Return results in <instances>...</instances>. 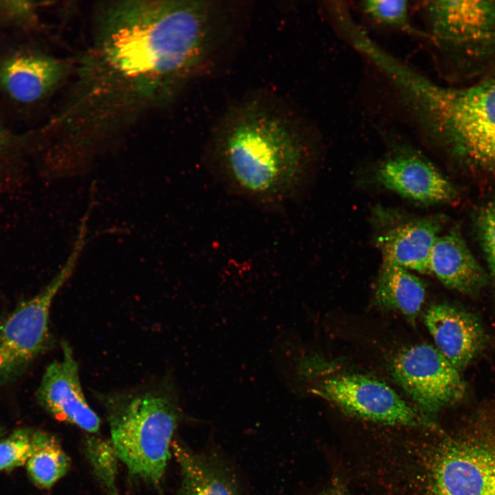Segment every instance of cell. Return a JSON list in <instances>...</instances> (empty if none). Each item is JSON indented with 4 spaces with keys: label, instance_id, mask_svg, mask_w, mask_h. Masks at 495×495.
Here are the masks:
<instances>
[{
    "label": "cell",
    "instance_id": "obj_1",
    "mask_svg": "<svg viewBox=\"0 0 495 495\" xmlns=\"http://www.w3.org/2000/svg\"><path fill=\"white\" fill-rule=\"evenodd\" d=\"M217 9L205 1L99 3L66 98L38 129L46 146L61 156L88 155L170 104L214 49Z\"/></svg>",
    "mask_w": 495,
    "mask_h": 495
},
{
    "label": "cell",
    "instance_id": "obj_2",
    "mask_svg": "<svg viewBox=\"0 0 495 495\" xmlns=\"http://www.w3.org/2000/svg\"><path fill=\"white\" fill-rule=\"evenodd\" d=\"M209 148L210 168L221 183L267 207L285 205L296 197L309 154L296 120L258 100L229 110Z\"/></svg>",
    "mask_w": 495,
    "mask_h": 495
},
{
    "label": "cell",
    "instance_id": "obj_3",
    "mask_svg": "<svg viewBox=\"0 0 495 495\" xmlns=\"http://www.w3.org/2000/svg\"><path fill=\"white\" fill-rule=\"evenodd\" d=\"M376 66L423 133L495 170V79L465 88L444 87L389 53Z\"/></svg>",
    "mask_w": 495,
    "mask_h": 495
},
{
    "label": "cell",
    "instance_id": "obj_4",
    "mask_svg": "<svg viewBox=\"0 0 495 495\" xmlns=\"http://www.w3.org/2000/svg\"><path fill=\"white\" fill-rule=\"evenodd\" d=\"M171 382L104 398L111 441L133 478L160 485L171 456L173 436L181 417Z\"/></svg>",
    "mask_w": 495,
    "mask_h": 495
},
{
    "label": "cell",
    "instance_id": "obj_5",
    "mask_svg": "<svg viewBox=\"0 0 495 495\" xmlns=\"http://www.w3.org/2000/svg\"><path fill=\"white\" fill-rule=\"evenodd\" d=\"M429 478V495H495V424L476 422L441 443Z\"/></svg>",
    "mask_w": 495,
    "mask_h": 495
},
{
    "label": "cell",
    "instance_id": "obj_6",
    "mask_svg": "<svg viewBox=\"0 0 495 495\" xmlns=\"http://www.w3.org/2000/svg\"><path fill=\"white\" fill-rule=\"evenodd\" d=\"M62 274L36 296L20 302L0 324V386L21 377L53 344L50 307Z\"/></svg>",
    "mask_w": 495,
    "mask_h": 495
},
{
    "label": "cell",
    "instance_id": "obj_7",
    "mask_svg": "<svg viewBox=\"0 0 495 495\" xmlns=\"http://www.w3.org/2000/svg\"><path fill=\"white\" fill-rule=\"evenodd\" d=\"M69 71L67 60L28 42L5 47L0 50V98L28 113L55 91Z\"/></svg>",
    "mask_w": 495,
    "mask_h": 495
},
{
    "label": "cell",
    "instance_id": "obj_8",
    "mask_svg": "<svg viewBox=\"0 0 495 495\" xmlns=\"http://www.w3.org/2000/svg\"><path fill=\"white\" fill-rule=\"evenodd\" d=\"M392 371L405 392L428 412L456 403L467 390L459 371L429 344L403 349L393 360Z\"/></svg>",
    "mask_w": 495,
    "mask_h": 495
},
{
    "label": "cell",
    "instance_id": "obj_9",
    "mask_svg": "<svg viewBox=\"0 0 495 495\" xmlns=\"http://www.w3.org/2000/svg\"><path fill=\"white\" fill-rule=\"evenodd\" d=\"M312 391L362 419L390 425L426 424L393 388L370 377L352 374L332 377Z\"/></svg>",
    "mask_w": 495,
    "mask_h": 495
},
{
    "label": "cell",
    "instance_id": "obj_10",
    "mask_svg": "<svg viewBox=\"0 0 495 495\" xmlns=\"http://www.w3.org/2000/svg\"><path fill=\"white\" fill-rule=\"evenodd\" d=\"M62 359L46 367L36 390L37 401L54 418L96 434L100 419L85 399L78 363L65 341L62 342Z\"/></svg>",
    "mask_w": 495,
    "mask_h": 495
},
{
    "label": "cell",
    "instance_id": "obj_11",
    "mask_svg": "<svg viewBox=\"0 0 495 495\" xmlns=\"http://www.w3.org/2000/svg\"><path fill=\"white\" fill-rule=\"evenodd\" d=\"M377 181L404 197L424 204L450 202L456 197L450 182L421 154L397 151L377 167Z\"/></svg>",
    "mask_w": 495,
    "mask_h": 495
},
{
    "label": "cell",
    "instance_id": "obj_12",
    "mask_svg": "<svg viewBox=\"0 0 495 495\" xmlns=\"http://www.w3.org/2000/svg\"><path fill=\"white\" fill-rule=\"evenodd\" d=\"M422 10L430 36L452 45L475 44L495 34V2L429 1Z\"/></svg>",
    "mask_w": 495,
    "mask_h": 495
},
{
    "label": "cell",
    "instance_id": "obj_13",
    "mask_svg": "<svg viewBox=\"0 0 495 495\" xmlns=\"http://www.w3.org/2000/svg\"><path fill=\"white\" fill-rule=\"evenodd\" d=\"M438 351L458 371L465 368L483 350L486 335L472 313L448 304L431 306L424 317Z\"/></svg>",
    "mask_w": 495,
    "mask_h": 495
},
{
    "label": "cell",
    "instance_id": "obj_14",
    "mask_svg": "<svg viewBox=\"0 0 495 495\" xmlns=\"http://www.w3.org/2000/svg\"><path fill=\"white\" fill-rule=\"evenodd\" d=\"M441 229V221L434 217L412 219L389 229L377 240L384 261L410 271L431 274V252Z\"/></svg>",
    "mask_w": 495,
    "mask_h": 495
},
{
    "label": "cell",
    "instance_id": "obj_15",
    "mask_svg": "<svg viewBox=\"0 0 495 495\" xmlns=\"http://www.w3.org/2000/svg\"><path fill=\"white\" fill-rule=\"evenodd\" d=\"M430 268L446 287L468 295L478 294L487 283L485 272L456 228L438 237Z\"/></svg>",
    "mask_w": 495,
    "mask_h": 495
},
{
    "label": "cell",
    "instance_id": "obj_16",
    "mask_svg": "<svg viewBox=\"0 0 495 495\" xmlns=\"http://www.w3.org/2000/svg\"><path fill=\"white\" fill-rule=\"evenodd\" d=\"M171 452L181 473L178 495H239L234 479L219 463L175 440Z\"/></svg>",
    "mask_w": 495,
    "mask_h": 495
},
{
    "label": "cell",
    "instance_id": "obj_17",
    "mask_svg": "<svg viewBox=\"0 0 495 495\" xmlns=\"http://www.w3.org/2000/svg\"><path fill=\"white\" fill-rule=\"evenodd\" d=\"M425 296V285L419 277L401 266L383 261L375 287V298L380 305L412 319L419 312Z\"/></svg>",
    "mask_w": 495,
    "mask_h": 495
},
{
    "label": "cell",
    "instance_id": "obj_18",
    "mask_svg": "<svg viewBox=\"0 0 495 495\" xmlns=\"http://www.w3.org/2000/svg\"><path fill=\"white\" fill-rule=\"evenodd\" d=\"M70 464L59 441L52 434L25 466L29 477L37 487L50 489L68 472Z\"/></svg>",
    "mask_w": 495,
    "mask_h": 495
},
{
    "label": "cell",
    "instance_id": "obj_19",
    "mask_svg": "<svg viewBox=\"0 0 495 495\" xmlns=\"http://www.w3.org/2000/svg\"><path fill=\"white\" fill-rule=\"evenodd\" d=\"M51 436L45 431L33 428L14 430L0 441V471L25 465Z\"/></svg>",
    "mask_w": 495,
    "mask_h": 495
},
{
    "label": "cell",
    "instance_id": "obj_20",
    "mask_svg": "<svg viewBox=\"0 0 495 495\" xmlns=\"http://www.w3.org/2000/svg\"><path fill=\"white\" fill-rule=\"evenodd\" d=\"M84 451L94 476L104 491L116 495V480L120 461L111 440L96 434L85 435Z\"/></svg>",
    "mask_w": 495,
    "mask_h": 495
},
{
    "label": "cell",
    "instance_id": "obj_21",
    "mask_svg": "<svg viewBox=\"0 0 495 495\" xmlns=\"http://www.w3.org/2000/svg\"><path fill=\"white\" fill-rule=\"evenodd\" d=\"M360 6L362 12L379 25L423 37L428 36L411 24L408 1L367 0L362 1Z\"/></svg>",
    "mask_w": 495,
    "mask_h": 495
},
{
    "label": "cell",
    "instance_id": "obj_22",
    "mask_svg": "<svg viewBox=\"0 0 495 495\" xmlns=\"http://www.w3.org/2000/svg\"><path fill=\"white\" fill-rule=\"evenodd\" d=\"M43 3L34 1H1L0 30L28 36L39 26Z\"/></svg>",
    "mask_w": 495,
    "mask_h": 495
},
{
    "label": "cell",
    "instance_id": "obj_23",
    "mask_svg": "<svg viewBox=\"0 0 495 495\" xmlns=\"http://www.w3.org/2000/svg\"><path fill=\"white\" fill-rule=\"evenodd\" d=\"M477 231L491 275L495 283V201L481 210L477 219Z\"/></svg>",
    "mask_w": 495,
    "mask_h": 495
},
{
    "label": "cell",
    "instance_id": "obj_24",
    "mask_svg": "<svg viewBox=\"0 0 495 495\" xmlns=\"http://www.w3.org/2000/svg\"><path fill=\"white\" fill-rule=\"evenodd\" d=\"M28 133L18 135L6 126L0 118V170L8 167L30 148Z\"/></svg>",
    "mask_w": 495,
    "mask_h": 495
},
{
    "label": "cell",
    "instance_id": "obj_25",
    "mask_svg": "<svg viewBox=\"0 0 495 495\" xmlns=\"http://www.w3.org/2000/svg\"><path fill=\"white\" fill-rule=\"evenodd\" d=\"M316 495H349V494L340 483L336 481Z\"/></svg>",
    "mask_w": 495,
    "mask_h": 495
},
{
    "label": "cell",
    "instance_id": "obj_26",
    "mask_svg": "<svg viewBox=\"0 0 495 495\" xmlns=\"http://www.w3.org/2000/svg\"><path fill=\"white\" fill-rule=\"evenodd\" d=\"M5 434V430L4 428L0 425V441L2 439Z\"/></svg>",
    "mask_w": 495,
    "mask_h": 495
}]
</instances>
